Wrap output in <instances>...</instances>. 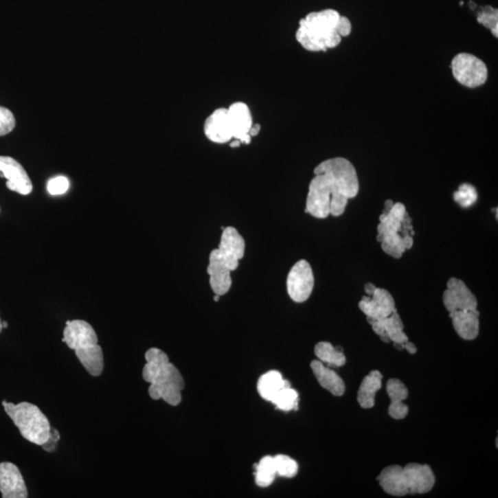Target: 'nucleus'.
Segmentation results:
<instances>
[{
  "label": "nucleus",
  "mask_w": 498,
  "mask_h": 498,
  "mask_svg": "<svg viewBox=\"0 0 498 498\" xmlns=\"http://www.w3.org/2000/svg\"><path fill=\"white\" fill-rule=\"evenodd\" d=\"M314 174L306 198V214L317 219H325L330 214L341 216L349 199L359 192L354 164L346 158L328 159L316 166Z\"/></svg>",
  "instance_id": "f257e3e1"
},
{
  "label": "nucleus",
  "mask_w": 498,
  "mask_h": 498,
  "mask_svg": "<svg viewBox=\"0 0 498 498\" xmlns=\"http://www.w3.org/2000/svg\"><path fill=\"white\" fill-rule=\"evenodd\" d=\"M352 23L335 10L309 13L299 21L295 37L299 44L310 52L327 51L338 47L341 38L350 36Z\"/></svg>",
  "instance_id": "f03ea898"
},
{
  "label": "nucleus",
  "mask_w": 498,
  "mask_h": 498,
  "mask_svg": "<svg viewBox=\"0 0 498 498\" xmlns=\"http://www.w3.org/2000/svg\"><path fill=\"white\" fill-rule=\"evenodd\" d=\"M146 365L142 371L145 381L150 383L149 395L153 400H163L172 406L181 403L185 381L181 374L169 361L168 354L158 348H150L145 354Z\"/></svg>",
  "instance_id": "7ed1b4c3"
},
{
  "label": "nucleus",
  "mask_w": 498,
  "mask_h": 498,
  "mask_svg": "<svg viewBox=\"0 0 498 498\" xmlns=\"http://www.w3.org/2000/svg\"><path fill=\"white\" fill-rule=\"evenodd\" d=\"M246 249L244 238L236 228H223L219 247L212 250L209 258L207 273L215 295H223L231 286V271L238 268Z\"/></svg>",
  "instance_id": "20e7f679"
},
{
  "label": "nucleus",
  "mask_w": 498,
  "mask_h": 498,
  "mask_svg": "<svg viewBox=\"0 0 498 498\" xmlns=\"http://www.w3.org/2000/svg\"><path fill=\"white\" fill-rule=\"evenodd\" d=\"M387 494L393 497L425 494L435 486V478L428 465L409 463L405 467L390 465L376 477Z\"/></svg>",
  "instance_id": "39448f33"
},
{
  "label": "nucleus",
  "mask_w": 498,
  "mask_h": 498,
  "mask_svg": "<svg viewBox=\"0 0 498 498\" xmlns=\"http://www.w3.org/2000/svg\"><path fill=\"white\" fill-rule=\"evenodd\" d=\"M62 341L73 350L83 367L91 376H99L104 371V354L93 326L82 319L69 320Z\"/></svg>",
  "instance_id": "423d86ee"
},
{
  "label": "nucleus",
  "mask_w": 498,
  "mask_h": 498,
  "mask_svg": "<svg viewBox=\"0 0 498 498\" xmlns=\"http://www.w3.org/2000/svg\"><path fill=\"white\" fill-rule=\"evenodd\" d=\"M2 405L24 440L37 446L47 442L50 435V422L36 405L26 402L14 405L6 400L2 402Z\"/></svg>",
  "instance_id": "0eeeda50"
},
{
  "label": "nucleus",
  "mask_w": 498,
  "mask_h": 498,
  "mask_svg": "<svg viewBox=\"0 0 498 498\" xmlns=\"http://www.w3.org/2000/svg\"><path fill=\"white\" fill-rule=\"evenodd\" d=\"M408 216L405 206L403 203H394L387 214L379 216L378 236L382 250L394 258H400L406 251L403 236L400 235L403 229V220Z\"/></svg>",
  "instance_id": "6e6552de"
},
{
  "label": "nucleus",
  "mask_w": 498,
  "mask_h": 498,
  "mask_svg": "<svg viewBox=\"0 0 498 498\" xmlns=\"http://www.w3.org/2000/svg\"><path fill=\"white\" fill-rule=\"evenodd\" d=\"M452 74L457 82L468 88H477L486 82L488 69L482 59L472 54L460 53L451 61Z\"/></svg>",
  "instance_id": "1a4fd4ad"
},
{
  "label": "nucleus",
  "mask_w": 498,
  "mask_h": 498,
  "mask_svg": "<svg viewBox=\"0 0 498 498\" xmlns=\"http://www.w3.org/2000/svg\"><path fill=\"white\" fill-rule=\"evenodd\" d=\"M315 279L310 264L305 260H299L291 269L287 276V292L295 303H304L313 292Z\"/></svg>",
  "instance_id": "9d476101"
},
{
  "label": "nucleus",
  "mask_w": 498,
  "mask_h": 498,
  "mask_svg": "<svg viewBox=\"0 0 498 498\" xmlns=\"http://www.w3.org/2000/svg\"><path fill=\"white\" fill-rule=\"evenodd\" d=\"M443 293V303L449 313L462 310H477V299L467 285L457 278H451Z\"/></svg>",
  "instance_id": "9b49d317"
},
{
  "label": "nucleus",
  "mask_w": 498,
  "mask_h": 498,
  "mask_svg": "<svg viewBox=\"0 0 498 498\" xmlns=\"http://www.w3.org/2000/svg\"><path fill=\"white\" fill-rule=\"evenodd\" d=\"M0 177L7 179L6 185L10 190L20 195H30L34 190L25 169L10 156H0Z\"/></svg>",
  "instance_id": "f8f14e48"
},
{
  "label": "nucleus",
  "mask_w": 498,
  "mask_h": 498,
  "mask_svg": "<svg viewBox=\"0 0 498 498\" xmlns=\"http://www.w3.org/2000/svg\"><path fill=\"white\" fill-rule=\"evenodd\" d=\"M360 310L368 320H381L389 317L395 310V301L389 291L376 288L371 296H363L359 303Z\"/></svg>",
  "instance_id": "ddd939ff"
},
{
  "label": "nucleus",
  "mask_w": 498,
  "mask_h": 498,
  "mask_svg": "<svg viewBox=\"0 0 498 498\" xmlns=\"http://www.w3.org/2000/svg\"><path fill=\"white\" fill-rule=\"evenodd\" d=\"M0 493L3 498L28 497L25 481L12 462L0 463Z\"/></svg>",
  "instance_id": "4468645a"
},
{
  "label": "nucleus",
  "mask_w": 498,
  "mask_h": 498,
  "mask_svg": "<svg viewBox=\"0 0 498 498\" xmlns=\"http://www.w3.org/2000/svg\"><path fill=\"white\" fill-rule=\"evenodd\" d=\"M368 322L372 326L376 335H378L384 343L392 341L394 346L398 347L409 341L408 336L403 331L405 325L397 309H395L389 317L381 320H368Z\"/></svg>",
  "instance_id": "2eb2a0df"
},
{
  "label": "nucleus",
  "mask_w": 498,
  "mask_h": 498,
  "mask_svg": "<svg viewBox=\"0 0 498 498\" xmlns=\"http://www.w3.org/2000/svg\"><path fill=\"white\" fill-rule=\"evenodd\" d=\"M227 112L234 139H238L242 144H249L252 139L249 131L253 125L249 107L242 102H236L228 107Z\"/></svg>",
  "instance_id": "dca6fc26"
},
{
  "label": "nucleus",
  "mask_w": 498,
  "mask_h": 498,
  "mask_svg": "<svg viewBox=\"0 0 498 498\" xmlns=\"http://www.w3.org/2000/svg\"><path fill=\"white\" fill-rule=\"evenodd\" d=\"M204 133L214 144H223L233 141L227 109H218L207 117L204 123Z\"/></svg>",
  "instance_id": "f3484780"
},
{
  "label": "nucleus",
  "mask_w": 498,
  "mask_h": 498,
  "mask_svg": "<svg viewBox=\"0 0 498 498\" xmlns=\"http://www.w3.org/2000/svg\"><path fill=\"white\" fill-rule=\"evenodd\" d=\"M452 324L457 335L463 340L473 341L477 338L480 330V312L477 310H462L449 313Z\"/></svg>",
  "instance_id": "a211bd4d"
},
{
  "label": "nucleus",
  "mask_w": 498,
  "mask_h": 498,
  "mask_svg": "<svg viewBox=\"0 0 498 498\" xmlns=\"http://www.w3.org/2000/svg\"><path fill=\"white\" fill-rule=\"evenodd\" d=\"M387 392L389 396V414L393 419H405L408 416V406L403 403L408 398L409 392L400 379L392 378L387 382Z\"/></svg>",
  "instance_id": "6ab92c4d"
},
{
  "label": "nucleus",
  "mask_w": 498,
  "mask_h": 498,
  "mask_svg": "<svg viewBox=\"0 0 498 498\" xmlns=\"http://www.w3.org/2000/svg\"><path fill=\"white\" fill-rule=\"evenodd\" d=\"M311 370L313 371L320 386L328 390L331 394L341 397L346 392V384L341 376L335 370L325 367L319 360L312 361Z\"/></svg>",
  "instance_id": "aec40b11"
},
{
  "label": "nucleus",
  "mask_w": 498,
  "mask_h": 498,
  "mask_svg": "<svg viewBox=\"0 0 498 498\" xmlns=\"http://www.w3.org/2000/svg\"><path fill=\"white\" fill-rule=\"evenodd\" d=\"M383 376L378 370L371 371L363 379L357 393V400L361 407L370 409L375 405L376 392L381 389Z\"/></svg>",
  "instance_id": "412c9836"
},
{
  "label": "nucleus",
  "mask_w": 498,
  "mask_h": 498,
  "mask_svg": "<svg viewBox=\"0 0 498 498\" xmlns=\"http://www.w3.org/2000/svg\"><path fill=\"white\" fill-rule=\"evenodd\" d=\"M290 386V382L284 379L279 371L273 370L260 376L257 387L261 397L271 403L280 390Z\"/></svg>",
  "instance_id": "4be33fe9"
},
{
  "label": "nucleus",
  "mask_w": 498,
  "mask_h": 498,
  "mask_svg": "<svg viewBox=\"0 0 498 498\" xmlns=\"http://www.w3.org/2000/svg\"><path fill=\"white\" fill-rule=\"evenodd\" d=\"M315 354L320 362L341 367L346 363V357L341 347H335L327 341H321L315 347Z\"/></svg>",
  "instance_id": "5701e85b"
},
{
  "label": "nucleus",
  "mask_w": 498,
  "mask_h": 498,
  "mask_svg": "<svg viewBox=\"0 0 498 498\" xmlns=\"http://www.w3.org/2000/svg\"><path fill=\"white\" fill-rule=\"evenodd\" d=\"M256 484L260 487H268L275 479L276 470L273 457L266 456L255 466Z\"/></svg>",
  "instance_id": "b1692460"
},
{
  "label": "nucleus",
  "mask_w": 498,
  "mask_h": 498,
  "mask_svg": "<svg viewBox=\"0 0 498 498\" xmlns=\"http://www.w3.org/2000/svg\"><path fill=\"white\" fill-rule=\"evenodd\" d=\"M298 400L297 392L290 386L280 390L278 394L271 400V403L276 405V408L279 410L289 411L297 410Z\"/></svg>",
  "instance_id": "393cba45"
},
{
  "label": "nucleus",
  "mask_w": 498,
  "mask_h": 498,
  "mask_svg": "<svg viewBox=\"0 0 498 498\" xmlns=\"http://www.w3.org/2000/svg\"><path fill=\"white\" fill-rule=\"evenodd\" d=\"M276 475L282 477L293 478L297 475L298 464L292 457L286 455H277L273 457Z\"/></svg>",
  "instance_id": "a878e982"
},
{
  "label": "nucleus",
  "mask_w": 498,
  "mask_h": 498,
  "mask_svg": "<svg viewBox=\"0 0 498 498\" xmlns=\"http://www.w3.org/2000/svg\"><path fill=\"white\" fill-rule=\"evenodd\" d=\"M453 196L454 201L462 208H469L477 201L478 194L473 185L464 183L460 185L459 190L454 193Z\"/></svg>",
  "instance_id": "bb28decb"
},
{
  "label": "nucleus",
  "mask_w": 498,
  "mask_h": 498,
  "mask_svg": "<svg viewBox=\"0 0 498 498\" xmlns=\"http://www.w3.org/2000/svg\"><path fill=\"white\" fill-rule=\"evenodd\" d=\"M497 10L493 9L492 7H486L484 10L479 13L477 21L479 23L483 24L486 28L491 30L494 36H498V17Z\"/></svg>",
  "instance_id": "cd10ccee"
},
{
  "label": "nucleus",
  "mask_w": 498,
  "mask_h": 498,
  "mask_svg": "<svg viewBox=\"0 0 498 498\" xmlns=\"http://www.w3.org/2000/svg\"><path fill=\"white\" fill-rule=\"evenodd\" d=\"M15 126L16 120L12 112L6 107L0 106V137L10 134Z\"/></svg>",
  "instance_id": "c85d7f7f"
},
{
  "label": "nucleus",
  "mask_w": 498,
  "mask_h": 498,
  "mask_svg": "<svg viewBox=\"0 0 498 498\" xmlns=\"http://www.w3.org/2000/svg\"><path fill=\"white\" fill-rule=\"evenodd\" d=\"M69 181L67 177L59 176L54 177L47 183V191L50 195H63L69 190Z\"/></svg>",
  "instance_id": "c756f323"
},
{
  "label": "nucleus",
  "mask_w": 498,
  "mask_h": 498,
  "mask_svg": "<svg viewBox=\"0 0 498 498\" xmlns=\"http://www.w3.org/2000/svg\"><path fill=\"white\" fill-rule=\"evenodd\" d=\"M59 440H60V434L56 428L51 427L49 438L44 445H42V448L47 452L56 451Z\"/></svg>",
  "instance_id": "7c9ffc66"
},
{
  "label": "nucleus",
  "mask_w": 498,
  "mask_h": 498,
  "mask_svg": "<svg viewBox=\"0 0 498 498\" xmlns=\"http://www.w3.org/2000/svg\"><path fill=\"white\" fill-rule=\"evenodd\" d=\"M397 348L400 350L405 349L407 350L409 352H410L411 354H416L417 348L416 346H414L413 343H410V341H407V343L402 344V346H398Z\"/></svg>",
  "instance_id": "2f4dec72"
},
{
  "label": "nucleus",
  "mask_w": 498,
  "mask_h": 498,
  "mask_svg": "<svg viewBox=\"0 0 498 498\" xmlns=\"http://www.w3.org/2000/svg\"><path fill=\"white\" fill-rule=\"evenodd\" d=\"M261 126L260 124H253L251 128H250L249 135L250 137H256L260 133Z\"/></svg>",
  "instance_id": "473e14b6"
},
{
  "label": "nucleus",
  "mask_w": 498,
  "mask_h": 498,
  "mask_svg": "<svg viewBox=\"0 0 498 498\" xmlns=\"http://www.w3.org/2000/svg\"><path fill=\"white\" fill-rule=\"evenodd\" d=\"M376 288L375 285L371 284V282H367V284L365 285V293H367L368 296H371L373 295L374 291L376 290Z\"/></svg>",
  "instance_id": "72a5a7b5"
},
{
  "label": "nucleus",
  "mask_w": 498,
  "mask_h": 498,
  "mask_svg": "<svg viewBox=\"0 0 498 498\" xmlns=\"http://www.w3.org/2000/svg\"><path fill=\"white\" fill-rule=\"evenodd\" d=\"M393 205H394V203H393L392 201H390V199H387L386 203H385V210L383 211V214H387V212L390 211V209L392 208Z\"/></svg>",
  "instance_id": "f704fd0d"
},
{
  "label": "nucleus",
  "mask_w": 498,
  "mask_h": 498,
  "mask_svg": "<svg viewBox=\"0 0 498 498\" xmlns=\"http://www.w3.org/2000/svg\"><path fill=\"white\" fill-rule=\"evenodd\" d=\"M241 142L238 141V139H234L233 142H231L230 146L231 148H238L240 146Z\"/></svg>",
  "instance_id": "c9c22d12"
},
{
  "label": "nucleus",
  "mask_w": 498,
  "mask_h": 498,
  "mask_svg": "<svg viewBox=\"0 0 498 498\" xmlns=\"http://www.w3.org/2000/svg\"><path fill=\"white\" fill-rule=\"evenodd\" d=\"M2 326H3V330H4V328H7L8 326H9V325H8L7 321H2Z\"/></svg>",
  "instance_id": "e433bc0d"
},
{
  "label": "nucleus",
  "mask_w": 498,
  "mask_h": 498,
  "mask_svg": "<svg viewBox=\"0 0 498 498\" xmlns=\"http://www.w3.org/2000/svg\"><path fill=\"white\" fill-rule=\"evenodd\" d=\"M219 299H220V295H214V301H215V302H218V301H219Z\"/></svg>",
  "instance_id": "4c0bfd02"
},
{
  "label": "nucleus",
  "mask_w": 498,
  "mask_h": 498,
  "mask_svg": "<svg viewBox=\"0 0 498 498\" xmlns=\"http://www.w3.org/2000/svg\"><path fill=\"white\" fill-rule=\"evenodd\" d=\"M2 330H3V326H2V319H0V333H1Z\"/></svg>",
  "instance_id": "58836bf2"
}]
</instances>
